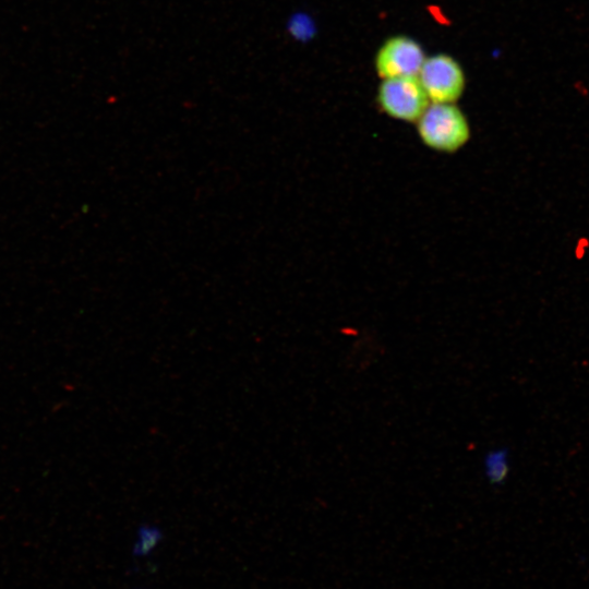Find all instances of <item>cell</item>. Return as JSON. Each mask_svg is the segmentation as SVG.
<instances>
[{
  "mask_svg": "<svg viewBox=\"0 0 589 589\" xmlns=\"http://www.w3.org/2000/svg\"><path fill=\"white\" fill-rule=\"evenodd\" d=\"M416 127L422 144L443 154L458 152L471 136L468 118L456 103H430Z\"/></svg>",
  "mask_w": 589,
  "mask_h": 589,
  "instance_id": "obj_1",
  "label": "cell"
},
{
  "mask_svg": "<svg viewBox=\"0 0 589 589\" xmlns=\"http://www.w3.org/2000/svg\"><path fill=\"white\" fill-rule=\"evenodd\" d=\"M509 453L506 447L488 450L482 459V471L486 482L492 486L505 483L509 476Z\"/></svg>",
  "mask_w": 589,
  "mask_h": 589,
  "instance_id": "obj_5",
  "label": "cell"
},
{
  "mask_svg": "<svg viewBox=\"0 0 589 589\" xmlns=\"http://www.w3.org/2000/svg\"><path fill=\"white\" fill-rule=\"evenodd\" d=\"M417 76L430 103H456L465 92V71L447 53L425 57Z\"/></svg>",
  "mask_w": 589,
  "mask_h": 589,
  "instance_id": "obj_3",
  "label": "cell"
},
{
  "mask_svg": "<svg viewBox=\"0 0 589 589\" xmlns=\"http://www.w3.org/2000/svg\"><path fill=\"white\" fill-rule=\"evenodd\" d=\"M424 59L420 43L407 35H394L377 48L374 69L382 80L418 75Z\"/></svg>",
  "mask_w": 589,
  "mask_h": 589,
  "instance_id": "obj_4",
  "label": "cell"
},
{
  "mask_svg": "<svg viewBox=\"0 0 589 589\" xmlns=\"http://www.w3.org/2000/svg\"><path fill=\"white\" fill-rule=\"evenodd\" d=\"M376 104L389 118L416 123L430 105L417 75L383 79L376 91Z\"/></svg>",
  "mask_w": 589,
  "mask_h": 589,
  "instance_id": "obj_2",
  "label": "cell"
},
{
  "mask_svg": "<svg viewBox=\"0 0 589 589\" xmlns=\"http://www.w3.org/2000/svg\"><path fill=\"white\" fill-rule=\"evenodd\" d=\"M308 25H309L308 17L299 13H296L289 16L286 24V29L292 38L300 40L308 37L309 35L308 31L309 28H311Z\"/></svg>",
  "mask_w": 589,
  "mask_h": 589,
  "instance_id": "obj_6",
  "label": "cell"
}]
</instances>
